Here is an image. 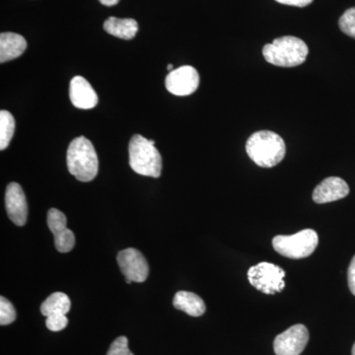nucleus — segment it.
Returning <instances> with one entry per match:
<instances>
[{"label": "nucleus", "mask_w": 355, "mask_h": 355, "mask_svg": "<svg viewBox=\"0 0 355 355\" xmlns=\"http://www.w3.org/2000/svg\"><path fill=\"white\" fill-rule=\"evenodd\" d=\"M69 319L67 315H51L46 317V326L51 331H60L67 328Z\"/></svg>", "instance_id": "4be33fe9"}, {"label": "nucleus", "mask_w": 355, "mask_h": 355, "mask_svg": "<svg viewBox=\"0 0 355 355\" xmlns=\"http://www.w3.org/2000/svg\"><path fill=\"white\" fill-rule=\"evenodd\" d=\"M319 244L316 231L305 229L293 235H277L272 239L273 249L286 258L304 259L314 253Z\"/></svg>", "instance_id": "39448f33"}, {"label": "nucleus", "mask_w": 355, "mask_h": 355, "mask_svg": "<svg viewBox=\"0 0 355 355\" xmlns=\"http://www.w3.org/2000/svg\"><path fill=\"white\" fill-rule=\"evenodd\" d=\"M173 305L176 309L183 311L191 317L202 316L207 309L202 299L197 294L189 291L177 292Z\"/></svg>", "instance_id": "2eb2a0df"}, {"label": "nucleus", "mask_w": 355, "mask_h": 355, "mask_svg": "<svg viewBox=\"0 0 355 355\" xmlns=\"http://www.w3.org/2000/svg\"><path fill=\"white\" fill-rule=\"evenodd\" d=\"M307 44L296 37L284 36L275 39L263 49V58L268 64L282 67H294L302 64L307 58Z\"/></svg>", "instance_id": "7ed1b4c3"}, {"label": "nucleus", "mask_w": 355, "mask_h": 355, "mask_svg": "<svg viewBox=\"0 0 355 355\" xmlns=\"http://www.w3.org/2000/svg\"><path fill=\"white\" fill-rule=\"evenodd\" d=\"M130 168L142 176L159 178L162 172V157L154 140L133 135L128 146Z\"/></svg>", "instance_id": "20e7f679"}, {"label": "nucleus", "mask_w": 355, "mask_h": 355, "mask_svg": "<svg viewBox=\"0 0 355 355\" xmlns=\"http://www.w3.org/2000/svg\"><path fill=\"white\" fill-rule=\"evenodd\" d=\"M14 132H15V120L12 114L2 110L0 112V150H4L10 144Z\"/></svg>", "instance_id": "a211bd4d"}, {"label": "nucleus", "mask_w": 355, "mask_h": 355, "mask_svg": "<svg viewBox=\"0 0 355 355\" xmlns=\"http://www.w3.org/2000/svg\"><path fill=\"white\" fill-rule=\"evenodd\" d=\"M308 340L309 331L304 324H294L275 338L273 349L277 355H300Z\"/></svg>", "instance_id": "6e6552de"}, {"label": "nucleus", "mask_w": 355, "mask_h": 355, "mask_svg": "<svg viewBox=\"0 0 355 355\" xmlns=\"http://www.w3.org/2000/svg\"><path fill=\"white\" fill-rule=\"evenodd\" d=\"M338 26L343 33L355 39V7L347 9L338 20Z\"/></svg>", "instance_id": "6ab92c4d"}, {"label": "nucleus", "mask_w": 355, "mask_h": 355, "mask_svg": "<svg viewBox=\"0 0 355 355\" xmlns=\"http://www.w3.org/2000/svg\"><path fill=\"white\" fill-rule=\"evenodd\" d=\"M200 85V74L195 67L184 65L172 70L166 77L165 86L173 95L189 96L197 91Z\"/></svg>", "instance_id": "1a4fd4ad"}, {"label": "nucleus", "mask_w": 355, "mask_h": 355, "mask_svg": "<svg viewBox=\"0 0 355 355\" xmlns=\"http://www.w3.org/2000/svg\"><path fill=\"white\" fill-rule=\"evenodd\" d=\"M67 217L60 210H49L48 226L55 236V246L60 253H69L76 245V236L67 227Z\"/></svg>", "instance_id": "9d476101"}, {"label": "nucleus", "mask_w": 355, "mask_h": 355, "mask_svg": "<svg viewBox=\"0 0 355 355\" xmlns=\"http://www.w3.org/2000/svg\"><path fill=\"white\" fill-rule=\"evenodd\" d=\"M349 193L347 182L338 177H330L318 184L313 193V200L316 203L336 202L345 198Z\"/></svg>", "instance_id": "ddd939ff"}, {"label": "nucleus", "mask_w": 355, "mask_h": 355, "mask_svg": "<svg viewBox=\"0 0 355 355\" xmlns=\"http://www.w3.org/2000/svg\"><path fill=\"white\" fill-rule=\"evenodd\" d=\"M248 156L257 165L272 168L284 160L286 153L284 140L277 133L261 130L250 137L246 144Z\"/></svg>", "instance_id": "f257e3e1"}, {"label": "nucleus", "mask_w": 355, "mask_h": 355, "mask_svg": "<svg viewBox=\"0 0 355 355\" xmlns=\"http://www.w3.org/2000/svg\"><path fill=\"white\" fill-rule=\"evenodd\" d=\"M107 355H135L128 349V340L125 336H119L110 347Z\"/></svg>", "instance_id": "412c9836"}, {"label": "nucleus", "mask_w": 355, "mask_h": 355, "mask_svg": "<svg viewBox=\"0 0 355 355\" xmlns=\"http://www.w3.org/2000/svg\"><path fill=\"white\" fill-rule=\"evenodd\" d=\"M275 1L284 6L305 7L312 3L313 0H275Z\"/></svg>", "instance_id": "b1692460"}, {"label": "nucleus", "mask_w": 355, "mask_h": 355, "mask_svg": "<svg viewBox=\"0 0 355 355\" xmlns=\"http://www.w3.org/2000/svg\"><path fill=\"white\" fill-rule=\"evenodd\" d=\"M347 280H349V287L352 293L355 295V256L350 261L349 270H347Z\"/></svg>", "instance_id": "5701e85b"}, {"label": "nucleus", "mask_w": 355, "mask_h": 355, "mask_svg": "<svg viewBox=\"0 0 355 355\" xmlns=\"http://www.w3.org/2000/svg\"><path fill=\"white\" fill-rule=\"evenodd\" d=\"M284 277L286 272L280 266L266 261L252 266L248 270L250 284L266 294H275L284 291L286 287Z\"/></svg>", "instance_id": "423d86ee"}, {"label": "nucleus", "mask_w": 355, "mask_h": 355, "mask_svg": "<svg viewBox=\"0 0 355 355\" xmlns=\"http://www.w3.org/2000/svg\"><path fill=\"white\" fill-rule=\"evenodd\" d=\"M167 70H169V72H171L172 70H174V67H173V64H168Z\"/></svg>", "instance_id": "a878e982"}, {"label": "nucleus", "mask_w": 355, "mask_h": 355, "mask_svg": "<svg viewBox=\"0 0 355 355\" xmlns=\"http://www.w3.org/2000/svg\"><path fill=\"white\" fill-rule=\"evenodd\" d=\"M67 163L70 174L80 182L92 181L99 170V160L94 146L84 137H77L70 142Z\"/></svg>", "instance_id": "f03ea898"}, {"label": "nucleus", "mask_w": 355, "mask_h": 355, "mask_svg": "<svg viewBox=\"0 0 355 355\" xmlns=\"http://www.w3.org/2000/svg\"><path fill=\"white\" fill-rule=\"evenodd\" d=\"M27 49L24 37L16 33L6 32L0 35V62H9L21 57Z\"/></svg>", "instance_id": "4468645a"}, {"label": "nucleus", "mask_w": 355, "mask_h": 355, "mask_svg": "<svg viewBox=\"0 0 355 355\" xmlns=\"http://www.w3.org/2000/svg\"><path fill=\"white\" fill-rule=\"evenodd\" d=\"M16 319V311L14 309L13 305L4 298L3 296L0 297V324L1 326H7V324H12Z\"/></svg>", "instance_id": "aec40b11"}, {"label": "nucleus", "mask_w": 355, "mask_h": 355, "mask_svg": "<svg viewBox=\"0 0 355 355\" xmlns=\"http://www.w3.org/2000/svg\"><path fill=\"white\" fill-rule=\"evenodd\" d=\"M100 2L105 6H114L119 3L120 0H99Z\"/></svg>", "instance_id": "393cba45"}, {"label": "nucleus", "mask_w": 355, "mask_h": 355, "mask_svg": "<svg viewBox=\"0 0 355 355\" xmlns=\"http://www.w3.org/2000/svg\"><path fill=\"white\" fill-rule=\"evenodd\" d=\"M105 31L112 36L123 40H132L139 32V24L135 19H120V18L110 17L105 21Z\"/></svg>", "instance_id": "dca6fc26"}, {"label": "nucleus", "mask_w": 355, "mask_h": 355, "mask_svg": "<svg viewBox=\"0 0 355 355\" xmlns=\"http://www.w3.org/2000/svg\"><path fill=\"white\" fill-rule=\"evenodd\" d=\"M69 98L72 105L81 110H90L97 106V93L83 76H76L70 81Z\"/></svg>", "instance_id": "f8f14e48"}, {"label": "nucleus", "mask_w": 355, "mask_h": 355, "mask_svg": "<svg viewBox=\"0 0 355 355\" xmlns=\"http://www.w3.org/2000/svg\"><path fill=\"white\" fill-rule=\"evenodd\" d=\"M71 307V302L67 294L55 292L44 301L41 306V312L44 316L51 315H67Z\"/></svg>", "instance_id": "f3484780"}, {"label": "nucleus", "mask_w": 355, "mask_h": 355, "mask_svg": "<svg viewBox=\"0 0 355 355\" xmlns=\"http://www.w3.org/2000/svg\"><path fill=\"white\" fill-rule=\"evenodd\" d=\"M6 207L9 218L14 224L25 225L28 218V203L19 184L10 183L7 186Z\"/></svg>", "instance_id": "9b49d317"}, {"label": "nucleus", "mask_w": 355, "mask_h": 355, "mask_svg": "<svg viewBox=\"0 0 355 355\" xmlns=\"http://www.w3.org/2000/svg\"><path fill=\"white\" fill-rule=\"evenodd\" d=\"M352 355H355V343L354 345V347H352Z\"/></svg>", "instance_id": "bb28decb"}, {"label": "nucleus", "mask_w": 355, "mask_h": 355, "mask_svg": "<svg viewBox=\"0 0 355 355\" xmlns=\"http://www.w3.org/2000/svg\"><path fill=\"white\" fill-rule=\"evenodd\" d=\"M121 272L125 277V282H144L148 277L149 266L144 254L139 250L128 248L123 250L116 257Z\"/></svg>", "instance_id": "0eeeda50"}]
</instances>
